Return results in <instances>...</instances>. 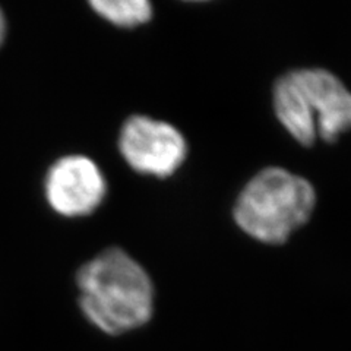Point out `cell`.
<instances>
[{"instance_id":"obj_2","label":"cell","mask_w":351,"mask_h":351,"mask_svg":"<svg viewBox=\"0 0 351 351\" xmlns=\"http://www.w3.org/2000/svg\"><path fill=\"white\" fill-rule=\"evenodd\" d=\"M278 122L303 147L335 142L351 130V91L325 69L285 73L274 86Z\"/></svg>"},{"instance_id":"obj_1","label":"cell","mask_w":351,"mask_h":351,"mask_svg":"<svg viewBox=\"0 0 351 351\" xmlns=\"http://www.w3.org/2000/svg\"><path fill=\"white\" fill-rule=\"evenodd\" d=\"M75 285L84 317L106 335L129 334L152 319L154 281L123 247H106L85 261L75 274Z\"/></svg>"},{"instance_id":"obj_3","label":"cell","mask_w":351,"mask_h":351,"mask_svg":"<svg viewBox=\"0 0 351 351\" xmlns=\"http://www.w3.org/2000/svg\"><path fill=\"white\" fill-rule=\"evenodd\" d=\"M315 204L311 182L281 167H267L240 192L233 217L247 236L267 245H281L307 223Z\"/></svg>"},{"instance_id":"obj_7","label":"cell","mask_w":351,"mask_h":351,"mask_svg":"<svg viewBox=\"0 0 351 351\" xmlns=\"http://www.w3.org/2000/svg\"><path fill=\"white\" fill-rule=\"evenodd\" d=\"M6 37H8V18H6L5 10L2 9V6H0V49H2Z\"/></svg>"},{"instance_id":"obj_5","label":"cell","mask_w":351,"mask_h":351,"mask_svg":"<svg viewBox=\"0 0 351 351\" xmlns=\"http://www.w3.org/2000/svg\"><path fill=\"white\" fill-rule=\"evenodd\" d=\"M41 189L53 214L64 219H81L94 215L104 205L108 180L93 157L69 152L47 167Z\"/></svg>"},{"instance_id":"obj_6","label":"cell","mask_w":351,"mask_h":351,"mask_svg":"<svg viewBox=\"0 0 351 351\" xmlns=\"http://www.w3.org/2000/svg\"><path fill=\"white\" fill-rule=\"evenodd\" d=\"M88 6L95 16L119 29H135L154 18V6L148 0H91Z\"/></svg>"},{"instance_id":"obj_4","label":"cell","mask_w":351,"mask_h":351,"mask_svg":"<svg viewBox=\"0 0 351 351\" xmlns=\"http://www.w3.org/2000/svg\"><path fill=\"white\" fill-rule=\"evenodd\" d=\"M117 151L134 173L167 179L183 166L189 147L171 123L147 114H130L119 129Z\"/></svg>"}]
</instances>
